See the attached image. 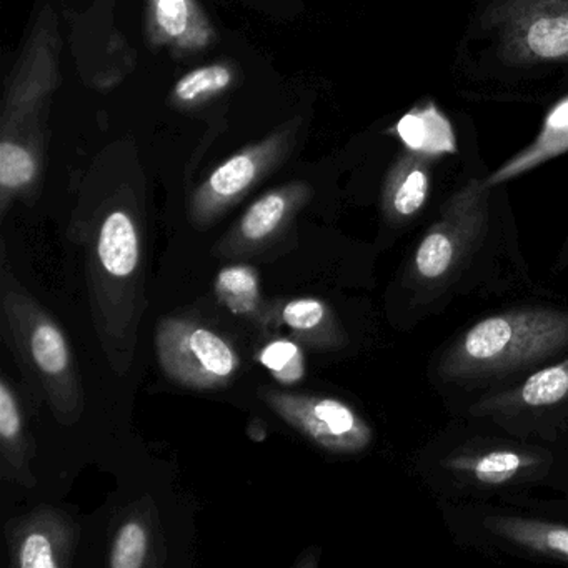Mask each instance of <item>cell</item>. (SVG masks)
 Here are the masks:
<instances>
[{"label": "cell", "mask_w": 568, "mask_h": 568, "mask_svg": "<svg viewBox=\"0 0 568 568\" xmlns=\"http://www.w3.org/2000/svg\"><path fill=\"white\" fill-rule=\"evenodd\" d=\"M480 415L511 434L568 442V355L517 387L452 415Z\"/></svg>", "instance_id": "8992f818"}, {"label": "cell", "mask_w": 568, "mask_h": 568, "mask_svg": "<svg viewBox=\"0 0 568 568\" xmlns=\"http://www.w3.org/2000/svg\"><path fill=\"white\" fill-rule=\"evenodd\" d=\"M272 152V144L258 145L219 165L192 199V224L197 229H207L235 202L241 201L275 161Z\"/></svg>", "instance_id": "4fadbf2b"}, {"label": "cell", "mask_w": 568, "mask_h": 568, "mask_svg": "<svg viewBox=\"0 0 568 568\" xmlns=\"http://www.w3.org/2000/svg\"><path fill=\"white\" fill-rule=\"evenodd\" d=\"M165 547L152 501H139L122 518L111 551V568H151L164 564Z\"/></svg>", "instance_id": "9a60e30c"}, {"label": "cell", "mask_w": 568, "mask_h": 568, "mask_svg": "<svg viewBox=\"0 0 568 568\" xmlns=\"http://www.w3.org/2000/svg\"><path fill=\"white\" fill-rule=\"evenodd\" d=\"M12 567L65 568L71 565L75 527L64 511L39 507L6 525Z\"/></svg>", "instance_id": "8fae6325"}, {"label": "cell", "mask_w": 568, "mask_h": 568, "mask_svg": "<svg viewBox=\"0 0 568 568\" xmlns=\"http://www.w3.org/2000/svg\"><path fill=\"white\" fill-rule=\"evenodd\" d=\"M308 197L311 191L302 184L268 192L254 202L237 225L219 241L214 254L227 261L264 254L275 242L281 241Z\"/></svg>", "instance_id": "30bf717a"}, {"label": "cell", "mask_w": 568, "mask_h": 568, "mask_svg": "<svg viewBox=\"0 0 568 568\" xmlns=\"http://www.w3.org/2000/svg\"><path fill=\"white\" fill-rule=\"evenodd\" d=\"M159 365L169 381L192 390H219L241 372L234 345L217 332L184 317H168L155 331Z\"/></svg>", "instance_id": "52a82bcc"}, {"label": "cell", "mask_w": 568, "mask_h": 568, "mask_svg": "<svg viewBox=\"0 0 568 568\" xmlns=\"http://www.w3.org/2000/svg\"><path fill=\"white\" fill-rule=\"evenodd\" d=\"M458 547L485 557L568 565V497L437 504Z\"/></svg>", "instance_id": "277c9868"}, {"label": "cell", "mask_w": 568, "mask_h": 568, "mask_svg": "<svg viewBox=\"0 0 568 568\" xmlns=\"http://www.w3.org/2000/svg\"><path fill=\"white\" fill-rule=\"evenodd\" d=\"M430 197L432 164L427 155H405L392 169L382 191V237L387 247L422 222Z\"/></svg>", "instance_id": "7c38bea8"}, {"label": "cell", "mask_w": 568, "mask_h": 568, "mask_svg": "<svg viewBox=\"0 0 568 568\" xmlns=\"http://www.w3.org/2000/svg\"><path fill=\"white\" fill-rule=\"evenodd\" d=\"M258 398L285 424L328 454L355 457L367 454L377 442L372 422L344 398L267 387L258 390Z\"/></svg>", "instance_id": "ba28073f"}, {"label": "cell", "mask_w": 568, "mask_h": 568, "mask_svg": "<svg viewBox=\"0 0 568 568\" xmlns=\"http://www.w3.org/2000/svg\"><path fill=\"white\" fill-rule=\"evenodd\" d=\"M232 84V72L224 65H207L195 69L175 85V98L182 102H194L205 95L217 94Z\"/></svg>", "instance_id": "44dd1931"}, {"label": "cell", "mask_w": 568, "mask_h": 568, "mask_svg": "<svg viewBox=\"0 0 568 568\" xmlns=\"http://www.w3.org/2000/svg\"><path fill=\"white\" fill-rule=\"evenodd\" d=\"M535 288L514 222L488 179L470 178L442 199L385 292L397 331L412 332L464 298Z\"/></svg>", "instance_id": "6da1fadb"}, {"label": "cell", "mask_w": 568, "mask_h": 568, "mask_svg": "<svg viewBox=\"0 0 568 568\" xmlns=\"http://www.w3.org/2000/svg\"><path fill=\"white\" fill-rule=\"evenodd\" d=\"M285 327L304 347L317 352H344L354 345V334L334 305L324 298L295 297L272 301L264 331Z\"/></svg>", "instance_id": "5bb4252c"}, {"label": "cell", "mask_w": 568, "mask_h": 568, "mask_svg": "<svg viewBox=\"0 0 568 568\" xmlns=\"http://www.w3.org/2000/svg\"><path fill=\"white\" fill-rule=\"evenodd\" d=\"M215 297L232 314L255 322L264 328L271 302L264 301L258 274L248 265H229L215 278Z\"/></svg>", "instance_id": "ac0fdd59"}, {"label": "cell", "mask_w": 568, "mask_h": 568, "mask_svg": "<svg viewBox=\"0 0 568 568\" xmlns=\"http://www.w3.org/2000/svg\"><path fill=\"white\" fill-rule=\"evenodd\" d=\"M568 271V235L561 244L560 251H558L557 257L554 258V265H551V272L560 274V272Z\"/></svg>", "instance_id": "7402d4cb"}, {"label": "cell", "mask_w": 568, "mask_h": 568, "mask_svg": "<svg viewBox=\"0 0 568 568\" xmlns=\"http://www.w3.org/2000/svg\"><path fill=\"white\" fill-rule=\"evenodd\" d=\"M38 165L28 149L16 142L0 144V187H2V214L9 201L34 182Z\"/></svg>", "instance_id": "ffe728a7"}, {"label": "cell", "mask_w": 568, "mask_h": 568, "mask_svg": "<svg viewBox=\"0 0 568 568\" xmlns=\"http://www.w3.org/2000/svg\"><path fill=\"white\" fill-rule=\"evenodd\" d=\"M34 445L19 404L18 392L8 378H0V462L2 477L26 488H34L31 470Z\"/></svg>", "instance_id": "2e32d148"}, {"label": "cell", "mask_w": 568, "mask_h": 568, "mask_svg": "<svg viewBox=\"0 0 568 568\" xmlns=\"http://www.w3.org/2000/svg\"><path fill=\"white\" fill-rule=\"evenodd\" d=\"M152 22L161 42L189 51L204 48L212 39L194 0H152Z\"/></svg>", "instance_id": "e0dca14e"}, {"label": "cell", "mask_w": 568, "mask_h": 568, "mask_svg": "<svg viewBox=\"0 0 568 568\" xmlns=\"http://www.w3.org/2000/svg\"><path fill=\"white\" fill-rule=\"evenodd\" d=\"M408 471L435 504L568 497V442L511 434L480 415H448L415 448Z\"/></svg>", "instance_id": "3957f363"}, {"label": "cell", "mask_w": 568, "mask_h": 568, "mask_svg": "<svg viewBox=\"0 0 568 568\" xmlns=\"http://www.w3.org/2000/svg\"><path fill=\"white\" fill-rule=\"evenodd\" d=\"M484 22L508 62L568 59V0H497Z\"/></svg>", "instance_id": "9c48e42d"}, {"label": "cell", "mask_w": 568, "mask_h": 568, "mask_svg": "<svg viewBox=\"0 0 568 568\" xmlns=\"http://www.w3.org/2000/svg\"><path fill=\"white\" fill-rule=\"evenodd\" d=\"M568 355V298L530 291L452 332L425 378L448 415L510 390Z\"/></svg>", "instance_id": "7a4b0ae2"}, {"label": "cell", "mask_w": 568, "mask_h": 568, "mask_svg": "<svg viewBox=\"0 0 568 568\" xmlns=\"http://www.w3.org/2000/svg\"><path fill=\"white\" fill-rule=\"evenodd\" d=\"M2 331L32 390L49 405L59 424L74 425L85 397L71 345L54 315L14 277L2 258Z\"/></svg>", "instance_id": "5b68a950"}, {"label": "cell", "mask_w": 568, "mask_h": 568, "mask_svg": "<svg viewBox=\"0 0 568 568\" xmlns=\"http://www.w3.org/2000/svg\"><path fill=\"white\" fill-rule=\"evenodd\" d=\"M304 345L297 338L275 337L262 345L257 361L278 384L295 385L305 377Z\"/></svg>", "instance_id": "d6986e66"}]
</instances>
